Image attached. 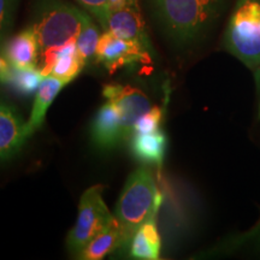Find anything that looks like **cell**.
Wrapping results in <instances>:
<instances>
[{"label":"cell","mask_w":260,"mask_h":260,"mask_svg":"<svg viewBox=\"0 0 260 260\" xmlns=\"http://www.w3.org/2000/svg\"><path fill=\"white\" fill-rule=\"evenodd\" d=\"M80 5H82L90 15L96 18V21L102 17L105 11L109 0H76Z\"/></svg>","instance_id":"obj_21"},{"label":"cell","mask_w":260,"mask_h":260,"mask_svg":"<svg viewBox=\"0 0 260 260\" xmlns=\"http://www.w3.org/2000/svg\"><path fill=\"white\" fill-rule=\"evenodd\" d=\"M161 197L149 169H136L126 180L115 217L119 224V247L129 246L136 230L160 207Z\"/></svg>","instance_id":"obj_3"},{"label":"cell","mask_w":260,"mask_h":260,"mask_svg":"<svg viewBox=\"0 0 260 260\" xmlns=\"http://www.w3.org/2000/svg\"><path fill=\"white\" fill-rule=\"evenodd\" d=\"M83 67L84 63L77 51L76 42L71 41L54 52L48 75L64 81L65 83H70L74 79H76Z\"/></svg>","instance_id":"obj_15"},{"label":"cell","mask_w":260,"mask_h":260,"mask_svg":"<svg viewBox=\"0 0 260 260\" xmlns=\"http://www.w3.org/2000/svg\"><path fill=\"white\" fill-rule=\"evenodd\" d=\"M155 214H152L141 226L136 230L129 243L130 255L135 259L155 260L160 255V236H159Z\"/></svg>","instance_id":"obj_13"},{"label":"cell","mask_w":260,"mask_h":260,"mask_svg":"<svg viewBox=\"0 0 260 260\" xmlns=\"http://www.w3.org/2000/svg\"><path fill=\"white\" fill-rule=\"evenodd\" d=\"M29 138L27 123L12 106L0 102V161L17 154Z\"/></svg>","instance_id":"obj_10"},{"label":"cell","mask_w":260,"mask_h":260,"mask_svg":"<svg viewBox=\"0 0 260 260\" xmlns=\"http://www.w3.org/2000/svg\"><path fill=\"white\" fill-rule=\"evenodd\" d=\"M4 58L11 67L21 69L38 68L39 44L35 32L29 27L6 41Z\"/></svg>","instance_id":"obj_11"},{"label":"cell","mask_w":260,"mask_h":260,"mask_svg":"<svg viewBox=\"0 0 260 260\" xmlns=\"http://www.w3.org/2000/svg\"><path fill=\"white\" fill-rule=\"evenodd\" d=\"M121 230L116 217L107 223V225L100 230L90 241L83 247V249L76 258L83 260H100L111 253L113 249L119 248Z\"/></svg>","instance_id":"obj_14"},{"label":"cell","mask_w":260,"mask_h":260,"mask_svg":"<svg viewBox=\"0 0 260 260\" xmlns=\"http://www.w3.org/2000/svg\"><path fill=\"white\" fill-rule=\"evenodd\" d=\"M98 22L105 31L112 32L116 37L124 39V40L135 42L149 53L152 52V45L148 39L138 0H132L129 4L121 9L107 12Z\"/></svg>","instance_id":"obj_7"},{"label":"cell","mask_w":260,"mask_h":260,"mask_svg":"<svg viewBox=\"0 0 260 260\" xmlns=\"http://www.w3.org/2000/svg\"><path fill=\"white\" fill-rule=\"evenodd\" d=\"M130 146L133 154L140 160L160 165L167 148V138L160 129L145 134L134 133Z\"/></svg>","instance_id":"obj_16"},{"label":"cell","mask_w":260,"mask_h":260,"mask_svg":"<svg viewBox=\"0 0 260 260\" xmlns=\"http://www.w3.org/2000/svg\"><path fill=\"white\" fill-rule=\"evenodd\" d=\"M226 0H148L164 35L178 47L197 44L222 15Z\"/></svg>","instance_id":"obj_1"},{"label":"cell","mask_w":260,"mask_h":260,"mask_svg":"<svg viewBox=\"0 0 260 260\" xmlns=\"http://www.w3.org/2000/svg\"><path fill=\"white\" fill-rule=\"evenodd\" d=\"M18 0H0V45L11 31Z\"/></svg>","instance_id":"obj_19"},{"label":"cell","mask_w":260,"mask_h":260,"mask_svg":"<svg viewBox=\"0 0 260 260\" xmlns=\"http://www.w3.org/2000/svg\"><path fill=\"white\" fill-rule=\"evenodd\" d=\"M103 187L93 186L81 197L76 223L67 237V248L76 256L100 230L107 225L113 216L103 199Z\"/></svg>","instance_id":"obj_5"},{"label":"cell","mask_w":260,"mask_h":260,"mask_svg":"<svg viewBox=\"0 0 260 260\" xmlns=\"http://www.w3.org/2000/svg\"><path fill=\"white\" fill-rule=\"evenodd\" d=\"M104 96L117 106L123 117L126 133L129 138L138 119L151 109V103L147 95L138 88L121 84H111L104 88Z\"/></svg>","instance_id":"obj_9"},{"label":"cell","mask_w":260,"mask_h":260,"mask_svg":"<svg viewBox=\"0 0 260 260\" xmlns=\"http://www.w3.org/2000/svg\"><path fill=\"white\" fill-rule=\"evenodd\" d=\"M149 52L135 42L116 37L110 31L100 35L95 59L113 74L124 67L149 61Z\"/></svg>","instance_id":"obj_6"},{"label":"cell","mask_w":260,"mask_h":260,"mask_svg":"<svg viewBox=\"0 0 260 260\" xmlns=\"http://www.w3.org/2000/svg\"><path fill=\"white\" fill-rule=\"evenodd\" d=\"M10 67L9 61L5 59L4 57H0V74H3L4 71Z\"/></svg>","instance_id":"obj_22"},{"label":"cell","mask_w":260,"mask_h":260,"mask_svg":"<svg viewBox=\"0 0 260 260\" xmlns=\"http://www.w3.org/2000/svg\"><path fill=\"white\" fill-rule=\"evenodd\" d=\"M100 35L102 34H100L99 29L89 17L88 21L84 23L82 29H81L76 41H75L76 42L77 51H79V54L81 59L83 60L84 65L90 63L93 58H95L96 46Z\"/></svg>","instance_id":"obj_18"},{"label":"cell","mask_w":260,"mask_h":260,"mask_svg":"<svg viewBox=\"0 0 260 260\" xmlns=\"http://www.w3.org/2000/svg\"><path fill=\"white\" fill-rule=\"evenodd\" d=\"M44 77L38 68L21 69L10 65L4 73L0 74V82L9 86L16 93L30 95L39 89Z\"/></svg>","instance_id":"obj_17"},{"label":"cell","mask_w":260,"mask_h":260,"mask_svg":"<svg viewBox=\"0 0 260 260\" xmlns=\"http://www.w3.org/2000/svg\"><path fill=\"white\" fill-rule=\"evenodd\" d=\"M162 118V111L160 107H151L147 112H145L140 118L136 121L134 125V133H140V134H145V133H152L155 130H159Z\"/></svg>","instance_id":"obj_20"},{"label":"cell","mask_w":260,"mask_h":260,"mask_svg":"<svg viewBox=\"0 0 260 260\" xmlns=\"http://www.w3.org/2000/svg\"><path fill=\"white\" fill-rule=\"evenodd\" d=\"M88 18V15L64 0H38L30 28L38 39V69L44 76L48 75L54 52L76 41Z\"/></svg>","instance_id":"obj_2"},{"label":"cell","mask_w":260,"mask_h":260,"mask_svg":"<svg viewBox=\"0 0 260 260\" xmlns=\"http://www.w3.org/2000/svg\"><path fill=\"white\" fill-rule=\"evenodd\" d=\"M65 84L68 83L57 79V77L51 76V75L45 76L44 80L41 81L40 87H39L37 94H35V100L31 107L30 117H29L27 122V132L29 136L41 128L48 107L51 106V104L53 103V100L56 99L58 93L60 92V89L63 88Z\"/></svg>","instance_id":"obj_12"},{"label":"cell","mask_w":260,"mask_h":260,"mask_svg":"<svg viewBox=\"0 0 260 260\" xmlns=\"http://www.w3.org/2000/svg\"><path fill=\"white\" fill-rule=\"evenodd\" d=\"M225 46L249 68L260 67L259 0H240L226 28Z\"/></svg>","instance_id":"obj_4"},{"label":"cell","mask_w":260,"mask_h":260,"mask_svg":"<svg viewBox=\"0 0 260 260\" xmlns=\"http://www.w3.org/2000/svg\"><path fill=\"white\" fill-rule=\"evenodd\" d=\"M90 132L94 145L100 149H112L129 138L121 112L110 100L96 112Z\"/></svg>","instance_id":"obj_8"}]
</instances>
